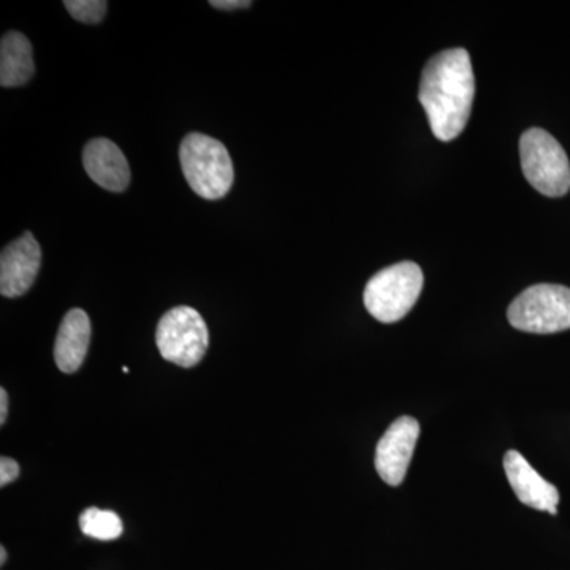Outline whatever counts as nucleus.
Returning <instances> with one entry per match:
<instances>
[{
	"instance_id": "obj_1",
	"label": "nucleus",
	"mask_w": 570,
	"mask_h": 570,
	"mask_svg": "<svg viewBox=\"0 0 570 570\" xmlns=\"http://www.w3.org/2000/svg\"><path fill=\"white\" fill-rule=\"evenodd\" d=\"M474 96V70L466 50L453 48L428 61L420 80L419 100L438 140L452 141L463 132Z\"/></svg>"
},
{
	"instance_id": "obj_2",
	"label": "nucleus",
	"mask_w": 570,
	"mask_h": 570,
	"mask_svg": "<svg viewBox=\"0 0 570 570\" xmlns=\"http://www.w3.org/2000/svg\"><path fill=\"white\" fill-rule=\"evenodd\" d=\"M179 160L184 178L198 197L219 200L234 186L235 170L227 148L204 134H189L181 142Z\"/></svg>"
},
{
	"instance_id": "obj_3",
	"label": "nucleus",
	"mask_w": 570,
	"mask_h": 570,
	"mask_svg": "<svg viewBox=\"0 0 570 570\" xmlns=\"http://www.w3.org/2000/svg\"><path fill=\"white\" fill-rule=\"evenodd\" d=\"M422 288V268L414 262H401L371 277L363 299L367 313L376 321L395 324L415 306Z\"/></svg>"
},
{
	"instance_id": "obj_4",
	"label": "nucleus",
	"mask_w": 570,
	"mask_h": 570,
	"mask_svg": "<svg viewBox=\"0 0 570 570\" xmlns=\"http://www.w3.org/2000/svg\"><path fill=\"white\" fill-rule=\"evenodd\" d=\"M524 178L546 197H562L570 190L568 154L553 135L543 129L527 130L520 138Z\"/></svg>"
},
{
	"instance_id": "obj_5",
	"label": "nucleus",
	"mask_w": 570,
	"mask_h": 570,
	"mask_svg": "<svg viewBox=\"0 0 570 570\" xmlns=\"http://www.w3.org/2000/svg\"><path fill=\"white\" fill-rule=\"evenodd\" d=\"M513 328L535 335H551L570 328V288L538 284L521 292L509 306Z\"/></svg>"
},
{
	"instance_id": "obj_6",
	"label": "nucleus",
	"mask_w": 570,
	"mask_h": 570,
	"mask_svg": "<svg viewBox=\"0 0 570 570\" xmlns=\"http://www.w3.org/2000/svg\"><path fill=\"white\" fill-rule=\"evenodd\" d=\"M156 344L167 362L193 367L202 362L208 351V326L193 307H174L164 314L157 325Z\"/></svg>"
},
{
	"instance_id": "obj_7",
	"label": "nucleus",
	"mask_w": 570,
	"mask_h": 570,
	"mask_svg": "<svg viewBox=\"0 0 570 570\" xmlns=\"http://www.w3.org/2000/svg\"><path fill=\"white\" fill-rule=\"evenodd\" d=\"M420 425L414 417H400L389 426L376 449V469L381 479L390 487L404 482L415 445Z\"/></svg>"
},
{
	"instance_id": "obj_8",
	"label": "nucleus",
	"mask_w": 570,
	"mask_h": 570,
	"mask_svg": "<svg viewBox=\"0 0 570 570\" xmlns=\"http://www.w3.org/2000/svg\"><path fill=\"white\" fill-rule=\"evenodd\" d=\"M41 249L31 232L10 243L0 255V294L18 298L32 287L39 275Z\"/></svg>"
},
{
	"instance_id": "obj_9",
	"label": "nucleus",
	"mask_w": 570,
	"mask_h": 570,
	"mask_svg": "<svg viewBox=\"0 0 570 570\" xmlns=\"http://www.w3.org/2000/svg\"><path fill=\"white\" fill-rule=\"evenodd\" d=\"M504 469L513 493L524 505L557 515L560 502L557 487L547 482L520 452L509 450L505 453Z\"/></svg>"
},
{
	"instance_id": "obj_10",
	"label": "nucleus",
	"mask_w": 570,
	"mask_h": 570,
	"mask_svg": "<svg viewBox=\"0 0 570 570\" xmlns=\"http://www.w3.org/2000/svg\"><path fill=\"white\" fill-rule=\"evenodd\" d=\"M82 165L89 178L110 193H122L129 186V163L119 146L108 138H96L86 145Z\"/></svg>"
},
{
	"instance_id": "obj_11",
	"label": "nucleus",
	"mask_w": 570,
	"mask_h": 570,
	"mask_svg": "<svg viewBox=\"0 0 570 570\" xmlns=\"http://www.w3.org/2000/svg\"><path fill=\"white\" fill-rule=\"evenodd\" d=\"M91 343V321L82 309H71L59 326L55 343V362L62 373L80 370Z\"/></svg>"
},
{
	"instance_id": "obj_12",
	"label": "nucleus",
	"mask_w": 570,
	"mask_h": 570,
	"mask_svg": "<svg viewBox=\"0 0 570 570\" xmlns=\"http://www.w3.org/2000/svg\"><path fill=\"white\" fill-rule=\"evenodd\" d=\"M33 52L31 41L21 32H7L0 43V85L18 88L31 80Z\"/></svg>"
},
{
	"instance_id": "obj_13",
	"label": "nucleus",
	"mask_w": 570,
	"mask_h": 570,
	"mask_svg": "<svg viewBox=\"0 0 570 570\" xmlns=\"http://www.w3.org/2000/svg\"><path fill=\"white\" fill-rule=\"evenodd\" d=\"M82 534L97 540H115L121 538L122 520L111 510L97 508L86 509L80 517Z\"/></svg>"
},
{
	"instance_id": "obj_14",
	"label": "nucleus",
	"mask_w": 570,
	"mask_h": 570,
	"mask_svg": "<svg viewBox=\"0 0 570 570\" xmlns=\"http://www.w3.org/2000/svg\"><path fill=\"white\" fill-rule=\"evenodd\" d=\"M63 6L75 20L85 24H97L102 21L108 10L105 0H66Z\"/></svg>"
},
{
	"instance_id": "obj_15",
	"label": "nucleus",
	"mask_w": 570,
	"mask_h": 570,
	"mask_svg": "<svg viewBox=\"0 0 570 570\" xmlns=\"http://www.w3.org/2000/svg\"><path fill=\"white\" fill-rule=\"evenodd\" d=\"M20 478V464L9 456L0 459V487L9 485Z\"/></svg>"
},
{
	"instance_id": "obj_16",
	"label": "nucleus",
	"mask_w": 570,
	"mask_h": 570,
	"mask_svg": "<svg viewBox=\"0 0 570 570\" xmlns=\"http://www.w3.org/2000/svg\"><path fill=\"white\" fill-rule=\"evenodd\" d=\"M209 6L217 10H242L249 9L253 2L249 0H212Z\"/></svg>"
},
{
	"instance_id": "obj_17",
	"label": "nucleus",
	"mask_w": 570,
	"mask_h": 570,
	"mask_svg": "<svg viewBox=\"0 0 570 570\" xmlns=\"http://www.w3.org/2000/svg\"><path fill=\"white\" fill-rule=\"evenodd\" d=\"M7 412H9V395L7 390H0V425H6Z\"/></svg>"
},
{
	"instance_id": "obj_18",
	"label": "nucleus",
	"mask_w": 570,
	"mask_h": 570,
	"mask_svg": "<svg viewBox=\"0 0 570 570\" xmlns=\"http://www.w3.org/2000/svg\"><path fill=\"white\" fill-rule=\"evenodd\" d=\"M6 561H7V551L6 549H0V564H6Z\"/></svg>"
}]
</instances>
